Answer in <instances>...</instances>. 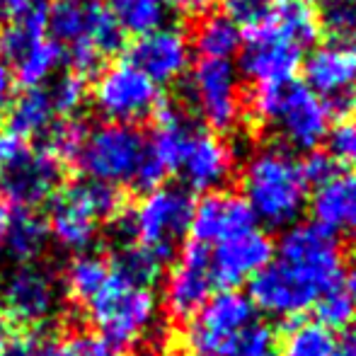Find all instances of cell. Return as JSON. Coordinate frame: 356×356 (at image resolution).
Masks as SVG:
<instances>
[{
  "label": "cell",
  "instance_id": "obj_47",
  "mask_svg": "<svg viewBox=\"0 0 356 356\" xmlns=\"http://www.w3.org/2000/svg\"><path fill=\"white\" fill-rule=\"evenodd\" d=\"M5 19H8V10H5V3L0 0V24H3Z\"/></svg>",
  "mask_w": 356,
  "mask_h": 356
},
{
  "label": "cell",
  "instance_id": "obj_10",
  "mask_svg": "<svg viewBox=\"0 0 356 356\" xmlns=\"http://www.w3.org/2000/svg\"><path fill=\"white\" fill-rule=\"evenodd\" d=\"M254 325L252 300L240 291H220L192 318L187 344L197 356H233Z\"/></svg>",
  "mask_w": 356,
  "mask_h": 356
},
{
  "label": "cell",
  "instance_id": "obj_40",
  "mask_svg": "<svg viewBox=\"0 0 356 356\" xmlns=\"http://www.w3.org/2000/svg\"><path fill=\"white\" fill-rule=\"evenodd\" d=\"M54 347V337L44 332H27L15 337L8 349V356H49Z\"/></svg>",
  "mask_w": 356,
  "mask_h": 356
},
{
  "label": "cell",
  "instance_id": "obj_28",
  "mask_svg": "<svg viewBox=\"0 0 356 356\" xmlns=\"http://www.w3.org/2000/svg\"><path fill=\"white\" fill-rule=\"evenodd\" d=\"M269 19L277 27H282L286 34L298 39L305 49L313 47L320 34H323L313 0H274Z\"/></svg>",
  "mask_w": 356,
  "mask_h": 356
},
{
  "label": "cell",
  "instance_id": "obj_18",
  "mask_svg": "<svg viewBox=\"0 0 356 356\" xmlns=\"http://www.w3.org/2000/svg\"><path fill=\"white\" fill-rule=\"evenodd\" d=\"M127 61L148 75L155 85L177 83L192 66L189 34L175 24H163L143 37H136V42L129 47Z\"/></svg>",
  "mask_w": 356,
  "mask_h": 356
},
{
  "label": "cell",
  "instance_id": "obj_4",
  "mask_svg": "<svg viewBox=\"0 0 356 356\" xmlns=\"http://www.w3.org/2000/svg\"><path fill=\"white\" fill-rule=\"evenodd\" d=\"M194 202L184 187H163L145 192L136 209L112 220L122 245H138L163 262L172 259L177 245L189 233Z\"/></svg>",
  "mask_w": 356,
  "mask_h": 356
},
{
  "label": "cell",
  "instance_id": "obj_21",
  "mask_svg": "<svg viewBox=\"0 0 356 356\" xmlns=\"http://www.w3.org/2000/svg\"><path fill=\"white\" fill-rule=\"evenodd\" d=\"M320 291L310 286L305 279L286 269L277 259H272L269 267H264L257 277L250 282L248 298L252 300L254 310L272 318H298L305 310L313 308Z\"/></svg>",
  "mask_w": 356,
  "mask_h": 356
},
{
  "label": "cell",
  "instance_id": "obj_2",
  "mask_svg": "<svg viewBox=\"0 0 356 356\" xmlns=\"http://www.w3.org/2000/svg\"><path fill=\"white\" fill-rule=\"evenodd\" d=\"M248 114L257 124L274 127L286 145L300 153H313L330 138L334 117L327 102L303 80L286 85H254L245 99Z\"/></svg>",
  "mask_w": 356,
  "mask_h": 356
},
{
  "label": "cell",
  "instance_id": "obj_23",
  "mask_svg": "<svg viewBox=\"0 0 356 356\" xmlns=\"http://www.w3.org/2000/svg\"><path fill=\"white\" fill-rule=\"evenodd\" d=\"M313 223L332 235H356V170H342L310 199Z\"/></svg>",
  "mask_w": 356,
  "mask_h": 356
},
{
  "label": "cell",
  "instance_id": "obj_15",
  "mask_svg": "<svg viewBox=\"0 0 356 356\" xmlns=\"http://www.w3.org/2000/svg\"><path fill=\"white\" fill-rule=\"evenodd\" d=\"M303 83L327 102L334 119L356 114V42H325L305 54Z\"/></svg>",
  "mask_w": 356,
  "mask_h": 356
},
{
  "label": "cell",
  "instance_id": "obj_9",
  "mask_svg": "<svg viewBox=\"0 0 356 356\" xmlns=\"http://www.w3.org/2000/svg\"><path fill=\"white\" fill-rule=\"evenodd\" d=\"M187 99L204 129L213 134H228L240 124L245 112V97L240 88V73L233 61L199 58L187 73Z\"/></svg>",
  "mask_w": 356,
  "mask_h": 356
},
{
  "label": "cell",
  "instance_id": "obj_31",
  "mask_svg": "<svg viewBox=\"0 0 356 356\" xmlns=\"http://www.w3.org/2000/svg\"><path fill=\"white\" fill-rule=\"evenodd\" d=\"M163 259L155 257L153 252L138 248V245H122V248L114 252L109 269L112 274H117L119 279L136 286H145L150 289V284L160 277V269H163Z\"/></svg>",
  "mask_w": 356,
  "mask_h": 356
},
{
  "label": "cell",
  "instance_id": "obj_44",
  "mask_svg": "<svg viewBox=\"0 0 356 356\" xmlns=\"http://www.w3.org/2000/svg\"><path fill=\"white\" fill-rule=\"evenodd\" d=\"M13 85H15L13 71H10L8 61H5L3 54H0V102H5V99L10 97V92H13Z\"/></svg>",
  "mask_w": 356,
  "mask_h": 356
},
{
  "label": "cell",
  "instance_id": "obj_26",
  "mask_svg": "<svg viewBox=\"0 0 356 356\" xmlns=\"http://www.w3.org/2000/svg\"><path fill=\"white\" fill-rule=\"evenodd\" d=\"M189 42L202 58L233 61L243 49V29L223 13H207L199 19L194 37Z\"/></svg>",
  "mask_w": 356,
  "mask_h": 356
},
{
  "label": "cell",
  "instance_id": "obj_33",
  "mask_svg": "<svg viewBox=\"0 0 356 356\" xmlns=\"http://www.w3.org/2000/svg\"><path fill=\"white\" fill-rule=\"evenodd\" d=\"M313 310L315 323H320L330 332H334V330H344L352 325L356 313V300L347 293L344 286L337 284L318 296V300L313 303Z\"/></svg>",
  "mask_w": 356,
  "mask_h": 356
},
{
  "label": "cell",
  "instance_id": "obj_30",
  "mask_svg": "<svg viewBox=\"0 0 356 356\" xmlns=\"http://www.w3.org/2000/svg\"><path fill=\"white\" fill-rule=\"evenodd\" d=\"M109 279V259L95 252H83L66 269V291L75 303H88Z\"/></svg>",
  "mask_w": 356,
  "mask_h": 356
},
{
  "label": "cell",
  "instance_id": "obj_12",
  "mask_svg": "<svg viewBox=\"0 0 356 356\" xmlns=\"http://www.w3.org/2000/svg\"><path fill=\"white\" fill-rule=\"evenodd\" d=\"M308 49L286 34L282 27L264 19L243 32V49L238 54V73L252 85H286L300 73Z\"/></svg>",
  "mask_w": 356,
  "mask_h": 356
},
{
  "label": "cell",
  "instance_id": "obj_46",
  "mask_svg": "<svg viewBox=\"0 0 356 356\" xmlns=\"http://www.w3.org/2000/svg\"><path fill=\"white\" fill-rule=\"evenodd\" d=\"M334 356H356V339H352V342H347V344H339Z\"/></svg>",
  "mask_w": 356,
  "mask_h": 356
},
{
  "label": "cell",
  "instance_id": "obj_17",
  "mask_svg": "<svg viewBox=\"0 0 356 356\" xmlns=\"http://www.w3.org/2000/svg\"><path fill=\"white\" fill-rule=\"evenodd\" d=\"M56 277L42 264H22L0 284V305L10 323L42 325L58 308Z\"/></svg>",
  "mask_w": 356,
  "mask_h": 356
},
{
  "label": "cell",
  "instance_id": "obj_6",
  "mask_svg": "<svg viewBox=\"0 0 356 356\" xmlns=\"http://www.w3.org/2000/svg\"><path fill=\"white\" fill-rule=\"evenodd\" d=\"M90 323L109 347H134L148 337L158 320V300L153 289L129 284L112 274L102 289L85 303Z\"/></svg>",
  "mask_w": 356,
  "mask_h": 356
},
{
  "label": "cell",
  "instance_id": "obj_50",
  "mask_svg": "<svg viewBox=\"0 0 356 356\" xmlns=\"http://www.w3.org/2000/svg\"><path fill=\"white\" fill-rule=\"evenodd\" d=\"M0 250H3V248H0Z\"/></svg>",
  "mask_w": 356,
  "mask_h": 356
},
{
  "label": "cell",
  "instance_id": "obj_32",
  "mask_svg": "<svg viewBox=\"0 0 356 356\" xmlns=\"http://www.w3.org/2000/svg\"><path fill=\"white\" fill-rule=\"evenodd\" d=\"M315 10L330 42H356V0H320Z\"/></svg>",
  "mask_w": 356,
  "mask_h": 356
},
{
  "label": "cell",
  "instance_id": "obj_35",
  "mask_svg": "<svg viewBox=\"0 0 356 356\" xmlns=\"http://www.w3.org/2000/svg\"><path fill=\"white\" fill-rule=\"evenodd\" d=\"M85 131H88L85 124L75 122V119H63V122H56L49 129L42 148H47L58 163H68V160L75 163L80 145H83Z\"/></svg>",
  "mask_w": 356,
  "mask_h": 356
},
{
  "label": "cell",
  "instance_id": "obj_42",
  "mask_svg": "<svg viewBox=\"0 0 356 356\" xmlns=\"http://www.w3.org/2000/svg\"><path fill=\"white\" fill-rule=\"evenodd\" d=\"M8 17L24 19V17H47V10L51 0H3Z\"/></svg>",
  "mask_w": 356,
  "mask_h": 356
},
{
  "label": "cell",
  "instance_id": "obj_48",
  "mask_svg": "<svg viewBox=\"0 0 356 356\" xmlns=\"http://www.w3.org/2000/svg\"><path fill=\"white\" fill-rule=\"evenodd\" d=\"M352 325H354V334H356V313H354V320H352ZM356 339V337H354Z\"/></svg>",
  "mask_w": 356,
  "mask_h": 356
},
{
  "label": "cell",
  "instance_id": "obj_22",
  "mask_svg": "<svg viewBox=\"0 0 356 356\" xmlns=\"http://www.w3.org/2000/svg\"><path fill=\"white\" fill-rule=\"evenodd\" d=\"M257 228L252 211H250L248 202L235 192H218L204 194L192 209V223H189V233L194 235V243L204 245H220L230 238L248 233V230Z\"/></svg>",
  "mask_w": 356,
  "mask_h": 356
},
{
  "label": "cell",
  "instance_id": "obj_7",
  "mask_svg": "<svg viewBox=\"0 0 356 356\" xmlns=\"http://www.w3.org/2000/svg\"><path fill=\"white\" fill-rule=\"evenodd\" d=\"M145 155V136L131 124L102 122L88 127L78 150V168L85 179L102 184H134Z\"/></svg>",
  "mask_w": 356,
  "mask_h": 356
},
{
  "label": "cell",
  "instance_id": "obj_16",
  "mask_svg": "<svg viewBox=\"0 0 356 356\" xmlns=\"http://www.w3.org/2000/svg\"><path fill=\"white\" fill-rule=\"evenodd\" d=\"M213 286L211 250L192 240L182 248L177 262L172 264L165 279V310L177 323H187L207 305L213 293Z\"/></svg>",
  "mask_w": 356,
  "mask_h": 356
},
{
  "label": "cell",
  "instance_id": "obj_29",
  "mask_svg": "<svg viewBox=\"0 0 356 356\" xmlns=\"http://www.w3.org/2000/svg\"><path fill=\"white\" fill-rule=\"evenodd\" d=\"M107 10L124 34L143 37L165 24V8L160 0H107Z\"/></svg>",
  "mask_w": 356,
  "mask_h": 356
},
{
  "label": "cell",
  "instance_id": "obj_45",
  "mask_svg": "<svg viewBox=\"0 0 356 356\" xmlns=\"http://www.w3.org/2000/svg\"><path fill=\"white\" fill-rule=\"evenodd\" d=\"M15 334H13V323L8 318H0V356L8 354L10 344H13Z\"/></svg>",
  "mask_w": 356,
  "mask_h": 356
},
{
  "label": "cell",
  "instance_id": "obj_41",
  "mask_svg": "<svg viewBox=\"0 0 356 356\" xmlns=\"http://www.w3.org/2000/svg\"><path fill=\"white\" fill-rule=\"evenodd\" d=\"M269 347H272V332L264 325H254L248 332V337L243 339L240 349L233 356H267Z\"/></svg>",
  "mask_w": 356,
  "mask_h": 356
},
{
  "label": "cell",
  "instance_id": "obj_24",
  "mask_svg": "<svg viewBox=\"0 0 356 356\" xmlns=\"http://www.w3.org/2000/svg\"><path fill=\"white\" fill-rule=\"evenodd\" d=\"M49 240L47 220L34 209L0 207V248H5L19 262H32L44 252Z\"/></svg>",
  "mask_w": 356,
  "mask_h": 356
},
{
  "label": "cell",
  "instance_id": "obj_1",
  "mask_svg": "<svg viewBox=\"0 0 356 356\" xmlns=\"http://www.w3.org/2000/svg\"><path fill=\"white\" fill-rule=\"evenodd\" d=\"M240 187V197L248 202L254 220H262L269 228H289L298 223L308 204L310 184L293 150L264 145L248 158Z\"/></svg>",
  "mask_w": 356,
  "mask_h": 356
},
{
  "label": "cell",
  "instance_id": "obj_19",
  "mask_svg": "<svg viewBox=\"0 0 356 356\" xmlns=\"http://www.w3.org/2000/svg\"><path fill=\"white\" fill-rule=\"evenodd\" d=\"M235 170V153L218 134L194 127L184 143L177 172L194 192L211 194L225 187Z\"/></svg>",
  "mask_w": 356,
  "mask_h": 356
},
{
  "label": "cell",
  "instance_id": "obj_25",
  "mask_svg": "<svg viewBox=\"0 0 356 356\" xmlns=\"http://www.w3.org/2000/svg\"><path fill=\"white\" fill-rule=\"evenodd\" d=\"M8 136L15 141L44 138L49 129L58 122L49 92L44 88H29L19 92L8 107Z\"/></svg>",
  "mask_w": 356,
  "mask_h": 356
},
{
  "label": "cell",
  "instance_id": "obj_34",
  "mask_svg": "<svg viewBox=\"0 0 356 356\" xmlns=\"http://www.w3.org/2000/svg\"><path fill=\"white\" fill-rule=\"evenodd\" d=\"M47 92L54 104L56 117L71 119L73 114H78L80 109L85 107V102H88V97H90L88 78H83V75L75 71H66L49 85Z\"/></svg>",
  "mask_w": 356,
  "mask_h": 356
},
{
  "label": "cell",
  "instance_id": "obj_5",
  "mask_svg": "<svg viewBox=\"0 0 356 356\" xmlns=\"http://www.w3.org/2000/svg\"><path fill=\"white\" fill-rule=\"evenodd\" d=\"M127 211L119 187L92 179H80L51 199L47 228L49 235L68 252H88L97 240L102 220H117Z\"/></svg>",
  "mask_w": 356,
  "mask_h": 356
},
{
  "label": "cell",
  "instance_id": "obj_11",
  "mask_svg": "<svg viewBox=\"0 0 356 356\" xmlns=\"http://www.w3.org/2000/svg\"><path fill=\"white\" fill-rule=\"evenodd\" d=\"M277 262L323 293L342 282L344 250L337 235L318 223H293L279 240Z\"/></svg>",
  "mask_w": 356,
  "mask_h": 356
},
{
  "label": "cell",
  "instance_id": "obj_51",
  "mask_svg": "<svg viewBox=\"0 0 356 356\" xmlns=\"http://www.w3.org/2000/svg\"><path fill=\"white\" fill-rule=\"evenodd\" d=\"M5 356H8V354H5Z\"/></svg>",
  "mask_w": 356,
  "mask_h": 356
},
{
  "label": "cell",
  "instance_id": "obj_14",
  "mask_svg": "<svg viewBox=\"0 0 356 356\" xmlns=\"http://www.w3.org/2000/svg\"><path fill=\"white\" fill-rule=\"evenodd\" d=\"M0 54L24 90L49 83L66 58L63 49L47 34V17L13 19L0 34Z\"/></svg>",
  "mask_w": 356,
  "mask_h": 356
},
{
  "label": "cell",
  "instance_id": "obj_52",
  "mask_svg": "<svg viewBox=\"0 0 356 356\" xmlns=\"http://www.w3.org/2000/svg\"><path fill=\"white\" fill-rule=\"evenodd\" d=\"M0 194H3V192H0Z\"/></svg>",
  "mask_w": 356,
  "mask_h": 356
},
{
  "label": "cell",
  "instance_id": "obj_3",
  "mask_svg": "<svg viewBox=\"0 0 356 356\" xmlns=\"http://www.w3.org/2000/svg\"><path fill=\"white\" fill-rule=\"evenodd\" d=\"M47 34L66 49L71 71L83 78H90L104 58L122 51L127 39L102 0H51Z\"/></svg>",
  "mask_w": 356,
  "mask_h": 356
},
{
  "label": "cell",
  "instance_id": "obj_38",
  "mask_svg": "<svg viewBox=\"0 0 356 356\" xmlns=\"http://www.w3.org/2000/svg\"><path fill=\"white\" fill-rule=\"evenodd\" d=\"M330 150L337 163L352 165L356 170V119H344L330 131Z\"/></svg>",
  "mask_w": 356,
  "mask_h": 356
},
{
  "label": "cell",
  "instance_id": "obj_27",
  "mask_svg": "<svg viewBox=\"0 0 356 356\" xmlns=\"http://www.w3.org/2000/svg\"><path fill=\"white\" fill-rule=\"evenodd\" d=\"M337 337L315 320L296 318L289 323L279 339V356H334Z\"/></svg>",
  "mask_w": 356,
  "mask_h": 356
},
{
  "label": "cell",
  "instance_id": "obj_36",
  "mask_svg": "<svg viewBox=\"0 0 356 356\" xmlns=\"http://www.w3.org/2000/svg\"><path fill=\"white\" fill-rule=\"evenodd\" d=\"M49 356H127V354L109 347L97 334L71 332L63 339H54V347Z\"/></svg>",
  "mask_w": 356,
  "mask_h": 356
},
{
  "label": "cell",
  "instance_id": "obj_49",
  "mask_svg": "<svg viewBox=\"0 0 356 356\" xmlns=\"http://www.w3.org/2000/svg\"><path fill=\"white\" fill-rule=\"evenodd\" d=\"M267 356H274V354H272V352H269V354H267Z\"/></svg>",
  "mask_w": 356,
  "mask_h": 356
},
{
  "label": "cell",
  "instance_id": "obj_43",
  "mask_svg": "<svg viewBox=\"0 0 356 356\" xmlns=\"http://www.w3.org/2000/svg\"><path fill=\"white\" fill-rule=\"evenodd\" d=\"M165 8H172L182 15H207L213 0H160Z\"/></svg>",
  "mask_w": 356,
  "mask_h": 356
},
{
  "label": "cell",
  "instance_id": "obj_20",
  "mask_svg": "<svg viewBox=\"0 0 356 356\" xmlns=\"http://www.w3.org/2000/svg\"><path fill=\"white\" fill-rule=\"evenodd\" d=\"M274 259V243L264 230H248V233L230 238L216 245L211 252V277L213 284L223 291H238V286L250 284L264 267Z\"/></svg>",
  "mask_w": 356,
  "mask_h": 356
},
{
  "label": "cell",
  "instance_id": "obj_8",
  "mask_svg": "<svg viewBox=\"0 0 356 356\" xmlns=\"http://www.w3.org/2000/svg\"><path fill=\"white\" fill-rule=\"evenodd\" d=\"M61 163L47 148L0 136V192L13 207L34 209L56 197Z\"/></svg>",
  "mask_w": 356,
  "mask_h": 356
},
{
  "label": "cell",
  "instance_id": "obj_13",
  "mask_svg": "<svg viewBox=\"0 0 356 356\" xmlns=\"http://www.w3.org/2000/svg\"><path fill=\"white\" fill-rule=\"evenodd\" d=\"M160 99L163 97L158 85L129 61H117L102 68L90 90V102L104 122L131 127L141 119L153 117Z\"/></svg>",
  "mask_w": 356,
  "mask_h": 356
},
{
  "label": "cell",
  "instance_id": "obj_37",
  "mask_svg": "<svg viewBox=\"0 0 356 356\" xmlns=\"http://www.w3.org/2000/svg\"><path fill=\"white\" fill-rule=\"evenodd\" d=\"M272 5L274 0H223V15L245 32L267 19Z\"/></svg>",
  "mask_w": 356,
  "mask_h": 356
},
{
  "label": "cell",
  "instance_id": "obj_39",
  "mask_svg": "<svg viewBox=\"0 0 356 356\" xmlns=\"http://www.w3.org/2000/svg\"><path fill=\"white\" fill-rule=\"evenodd\" d=\"M300 170H303V177L308 184H325L327 179H332L339 172L337 160L327 153V150H313V153H305V158L300 160Z\"/></svg>",
  "mask_w": 356,
  "mask_h": 356
}]
</instances>
